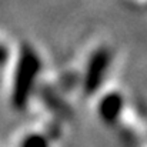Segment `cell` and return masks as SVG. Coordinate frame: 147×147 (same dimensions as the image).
<instances>
[{
    "mask_svg": "<svg viewBox=\"0 0 147 147\" xmlns=\"http://www.w3.org/2000/svg\"><path fill=\"white\" fill-rule=\"evenodd\" d=\"M22 147H49L47 140L45 139V136H40V134H30L27 136L23 143Z\"/></svg>",
    "mask_w": 147,
    "mask_h": 147,
    "instance_id": "obj_4",
    "label": "cell"
},
{
    "mask_svg": "<svg viewBox=\"0 0 147 147\" xmlns=\"http://www.w3.org/2000/svg\"><path fill=\"white\" fill-rule=\"evenodd\" d=\"M37 70H39L37 56L32 50L26 49L20 59L17 77H16V86H14V103L17 106H22L24 103L29 89L32 87L34 82Z\"/></svg>",
    "mask_w": 147,
    "mask_h": 147,
    "instance_id": "obj_1",
    "label": "cell"
},
{
    "mask_svg": "<svg viewBox=\"0 0 147 147\" xmlns=\"http://www.w3.org/2000/svg\"><path fill=\"white\" fill-rule=\"evenodd\" d=\"M109 61H110V56L107 50L104 49L97 50L94 56L92 57L87 73H86V89L89 90V93H93L100 86L103 76L106 73V69L109 66Z\"/></svg>",
    "mask_w": 147,
    "mask_h": 147,
    "instance_id": "obj_2",
    "label": "cell"
},
{
    "mask_svg": "<svg viewBox=\"0 0 147 147\" xmlns=\"http://www.w3.org/2000/svg\"><path fill=\"white\" fill-rule=\"evenodd\" d=\"M121 109H123V97L117 93L107 94L100 103V114L109 123L114 121L119 117Z\"/></svg>",
    "mask_w": 147,
    "mask_h": 147,
    "instance_id": "obj_3",
    "label": "cell"
}]
</instances>
